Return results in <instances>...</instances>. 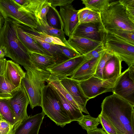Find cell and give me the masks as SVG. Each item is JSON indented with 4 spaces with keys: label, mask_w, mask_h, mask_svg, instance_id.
<instances>
[{
    "label": "cell",
    "mask_w": 134,
    "mask_h": 134,
    "mask_svg": "<svg viewBox=\"0 0 134 134\" xmlns=\"http://www.w3.org/2000/svg\"><path fill=\"white\" fill-rule=\"evenodd\" d=\"M46 18L48 25L58 30L63 29V24L59 12L55 8L51 6L47 13Z\"/></svg>",
    "instance_id": "obj_27"
},
{
    "label": "cell",
    "mask_w": 134,
    "mask_h": 134,
    "mask_svg": "<svg viewBox=\"0 0 134 134\" xmlns=\"http://www.w3.org/2000/svg\"><path fill=\"white\" fill-rule=\"evenodd\" d=\"M36 17L38 27L35 29L38 31L43 32L50 36L59 38L66 47L73 49L68 44L65 38L63 29L58 30L54 29L50 26L47 22L44 21L38 17Z\"/></svg>",
    "instance_id": "obj_23"
},
{
    "label": "cell",
    "mask_w": 134,
    "mask_h": 134,
    "mask_svg": "<svg viewBox=\"0 0 134 134\" xmlns=\"http://www.w3.org/2000/svg\"><path fill=\"white\" fill-rule=\"evenodd\" d=\"M25 70L26 72L21 80V85L25 90L33 109L35 107L41 106L42 90L51 73L47 70L38 69L34 65Z\"/></svg>",
    "instance_id": "obj_3"
},
{
    "label": "cell",
    "mask_w": 134,
    "mask_h": 134,
    "mask_svg": "<svg viewBox=\"0 0 134 134\" xmlns=\"http://www.w3.org/2000/svg\"><path fill=\"white\" fill-rule=\"evenodd\" d=\"M85 95L90 99L102 93L113 92L115 82L92 76L88 79L79 81Z\"/></svg>",
    "instance_id": "obj_9"
},
{
    "label": "cell",
    "mask_w": 134,
    "mask_h": 134,
    "mask_svg": "<svg viewBox=\"0 0 134 134\" xmlns=\"http://www.w3.org/2000/svg\"><path fill=\"white\" fill-rule=\"evenodd\" d=\"M52 86L55 90L62 106L66 112L71 122L80 121L83 115L80 109L67 99Z\"/></svg>",
    "instance_id": "obj_21"
},
{
    "label": "cell",
    "mask_w": 134,
    "mask_h": 134,
    "mask_svg": "<svg viewBox=\"0 0 134 134\" xmlns=\"http://www.w3.org/2000/svg\"><path fill=\"white\" fill-rule=\"evenodd\" d=\"M122 62L118 57L113 55L107 60L104 68L102 79L115 83L122 73Z\"/></svg>",
    "instance_id": "obj_19"
},
{
    "label": "cell",
    "mask_w": 134,
    "mask_h": 134,
    "mask_svg": "<svg viewBox=\"0 0 134 134\" xmlns=\"http://www.w3.org/2000/svg\"><path fill=\"white\" fill-rule=\"evenodd\" d=\"M59 46L63 53L70 59L81 55L79 53L73 49L60 45H59Z\"/></svg>",
    "instance_id": "obj_37"
},
{
    "label": "cell",
    "mask_w": 134,
    "mask_h": 134,
    "mask_svg": "<svg viewBox=\"0 0 134 134\" xmlns=\"http://www.w3.org/2000/svg\"><path fill=\"white\" fill-rule=\"evenodd\" d=\"M45 115L42 111L29 116L15 126L14 134H38Z\"/></svg>",
    "instance_id": "obj_15"
},
{
    "label": "cell",
    "mask_w": 134,
    "mask_h": 134,
    "mask_svg": "<svg viewBox=\"0 0 134 134\" xmlns=\"http://www.w3.org/2000/svg\"><path fill=\"white\" fill-rule=\"evenodd\" d=\"M105 50L104 44H102L96 49L85 55L87 59L94 58H98L101 56L102 53Z\"/></svg>",
    "instance_id": "obj_38"
},
{
    "label": "cell",
    "mask_w": 134,
    "mask_h": 134,
    "mask_svg": "<svg viewBox=\"0 0 134 134\" xmlns=\"http://www.w3.org/2000/svg\"><path fill=\"white\" fill-rule=\"evenodd\" d=\"M51 6V3L48 2L47 0H45L36 17H38L44 21L47 22L46 15Z\"/></svg>",
    "instance_id": "obj_36"
},
{
    "label": "cell",
    "mask_w": 134,
    "mask_h": 134,
    "mask_svg": "<svg viewBox=\"0 0 134 134\" xmlns=\"http://www.w3.org/2000/svg\"><path fill=\"white\" fill-rule=\"evenodd\" d=\"M25 74L19 64L12 60H7L3 75L5 81L13 89L17 90L21 86V80Z\"/></svg>",
    "instance_id": "obj_16"
},
{
    "label": "cell",
    "mask_w": 134,
    "mask_h": 134,
    "mask_svg": "<svg viewBox=\"0 0 134 134\" xmlns=\"http://www.w3.org/2000/svg\"><path fill=\"white\" fill-rule=\"evenodd\" d=\"M87 134H107L103 128H97L87 132Z\"/></svg>",
    "instance_id": "obj_43"
},
{
    "label": "cell",
    "mask_w": 134,
    "mask_h": 134,
    "mask_svg": "<svg viewBox=\"0 0 134 134\" xmlns=\"http://www.w3.org/2000/svg\"><path fill=\"white\" fill-rule=\"evenodd\" d=\"M67 41L72 48L82 55L89 53L103 44L100 42L72 35L69 37Z\"/></svg>",
    "instance_id": "obj_17"
},
{
    "label": "cell",
    "mask_w": 134,
    "mask_h": 134,
    "mask_svg": "<svg viewBox=\"0 0 134 134\" xmlns=\"http://www.w3.org/2000/svg\"><path fill=\"white\" fill-rule=\"evenodd\" d=\"M5 19L0 12V30L2 28L4 23Z\"/></svg>",
    "instance_id": "obj_46"
},
{
    "label": "cell",
    "mask_w": 134,
    "mask_h": 134,
    "mask_svg": "<svg viewBox=\"0 0 134 134\" xmlns=\"http://www.w3.org/2000/svg\"><path fill=\"white\" fill-rule=\"evenodd\" d=\"M91 10L86 7L78 10V15L79 23H84L87 18Z\"/></svg>",
    "instance_id": "obj_40"
},
{
    "label": "cell",
    "mask_w": 134,
    "mask_h": 134,
    "mask_svg": "<svg viewBox=\"0 0 134 134\" xmlns=\"http://www.w3.org/2000/svg\"><path fill=\"white\" fill-rule=\"evenodd\" d=\"M20 7L14 0H0V12L4 19L9 18L23 25L36 29L38 24L35 15L19 11L18 9Z\"/></svg>",
    "instance_id": "obj_7"
},
{
    "label": "cell",
    "mask_w": 134,
    "mask_h": 134,
    "mask_svg": "<svg viewBox=\"0 0 134 134\" xmlns=\"http://www.w3.org/2000/svg\"><path fill=\"white\" fill-rule=\"evenodd\" d=\"M7 100L16 117L17 124L15 126L29 117L27 109L29 100L21 86L15 92L12 97Z\"/></svg>",
    "instance_id": "obj_11"
},
{
    "label": "cell",
    "mask_w": 134,
    "mask_h": 134,
    "mask_svg": "<svg viewBox=\"0 0 134 134\" xmlns=\"http://www.w3.org/2000/svg\"><path fill=\"white\" fill-rule=\"evenodd\" d=\"M24 32L33 39H37L43 42L66 46L59 38L50 36L43 32L38 31L35 29L20 24Z\"/></svg>",
    "instance_id": "obj_22"
},
{
    "label": "cell",
    "mask_w": 134,
    "mask_h": 134,
    "mask_svg": "<svg viewBox=\"0 0 134 134\" xmlns=\"http://www.w3.org/2000/svg\"><path fill=\"white\" fill-rule=\"evenodd\" d=\"M86 59L85 55H81L62 63L55 64L48 67L47 70L50 72L51 76L60 80L71 76Z\"/></svg>",
    "instance_id": "obj_12"
},
{
    "label": "cell",
    "mask_w": 134,
    "mask_h": 134,
    "mask_svg": "<svg viewBox=\"0 0 134 134\" xmlns=\"http://www.w3.org/2000/svg\"><path fill=\"white\" fill-rule=\"evenodd\" d=\"M34 39L40 47L48 52L54 57L56 64L62 63L70 59L63 53L59 45Z\"/></svg>",
    "instance_id": "obj_24"
},
{
    "label": "cell",
    "mask_w": 134,
    "mask_h": 134,
    "mask_svg": "<svg viewBox=\"0 0 134 134\" xmlns=\"http://www.w3.org/2000/svg\"><path fill=\"white\" fill-rule=\"evenodd\" d=\"M31 62L37 68L47 70L48 67L56 64L52 56L32 52L28 51Z\"/></svg>",
    "instance_id": "obj_25"
},
{
    "label": "cell",
    "mask_w": 134,
    "mask_h": 134,
    "mask_svg": "<svg viewBox=\"0 0 134 134\" xmlns=\"http://www.w3.org/2000/svg\"><path fill=\"white\" fill-rule=\"evenodd\" d=\"M113 55L104 51L102 53L97 64L94 77L102 79L103 72L105 64L108 59Z\"/></svg>",
    "instance_id": "obj_31"
},
{
    "label": "cell",
    "mask_w": 134,
    "mask_h": 134,
    "mask_svg": "<svg viewBox=\"0 0 134 134\" xmlns=\"http://www.w3.org/2000/svg\"><path fill=\"white\" fill-rule=\"evenodd\" d=\"M47 83L42 90V111L57 125L63 127L71 122L62 106L53 86Z\"/></svg>",
    "instance_id": "obj_4"
},
{
    "label": "cell",
    "mask_w": 134,
    "mask_h": 134,
    "mask_svg": "<svg viewBox=\"0 0 134 134\" xmlns=\"http://www.w3.org/2000/svg\"><path fill=\"white\" fill-rule=\"evenodd\" d=\"M77 122L82 129L86 130L87 132L98 128L97 126L100 124L98 117L95 118L90 115H83L81 119Z\"/></svg>",
    "instance_id": "obj_29"
},
{
    "label": "cell",
    "mask_w": 134,
    "mask_h": 134,
    "mask_svg": "<svg viewBox=\"0 0 134 134\" xmlns=\"http://www.w3.org/2000/svg\"><path fill=\"white\" fill-rule=\"evenodd\" d=\"M0 119V134H14V126L4 119Z\"/></svg>",
    "instance_id": "obj_35"
},
{
    "label": "cell",
    "mask_w": 134,
    "mask_h": 134,
    "mask_svg": "<svg viewBox=\"0 0 134 134\" xmlns=\"http://www.w3.org/2000/svg\"><path fill=\"white\" fill-rule=\"evenodd\" d=\"M85 7L96 12H101L107 8L112 1L110 0H82Z\"/></svg>",
    "instance_id": "obj_28"
},
{
    "label": "cell",
    "mask_w": 134,
    "mask_h": 134,
    "mask_svg": "<svg viewBox=\"0 0 134 134\" xmlns=\"http://www.w3.org/2000/svg\"><path fill=\"white\" fill-rule=\"evenodd\" d=\"M0 119H4L14 127L17 124L16 117L10 108L7 99H0Z\"/></svg>",
    "instance_id": "obj_26"
},
{
    "label": "cell",
    "mask_w": 134,
    "mask_h": 134,
    "mask_svg": "<svg viewBox=\"0 0 134 134\" xmlns=\"http://www.w3.org/2000/svg\"><path fill=\"white\" fill-rule=\"evenodd\" d=\"M100 13L91 10L84 23H96L102 21Z\"/></svg>",
    "instance_id": "obj_39"
},
{
    "label": "cell",
    "mask_w": 134,
    "mask_h": 134,
    "mask_svg": "<svg viewBox=\"0 0 134 134\" xmlns=\"http://www.w3.org/2000/svg\"><path fill=\"white\" fill-rule=\"evenodd\" d=\"M119 1L125 7L129 17L134 22V0H120Z\"/></svg>",
    "instance_id": "obj_34"
},
{
    "label": "cell",
    "mask_w": 134,
    "mask_h": 134,
    "mask_svg": "<svg viewBox=\"0 0 134 134\" xmlns=\"http://www.w3.org/2000/svg\"><path fill=\"white\" fill-rule=\"evenodd\" d=\"M101 55L98 58L86 59L70 76V78L81 81L93 76Z\"/></svg>",
    "instance_id": "obj_18"
},
{
    "label": "cell",
    "mask_w": 134,
    "mask_h": 134,
    "mask_svg": "<svg viewBox=\"0 0 134 134\" xmlns=\"http://www.w3.org/2000/svg\"><path fill=\"white\" fill-rule=\"evenodd\" d=\"M16 24L17 36L29 51L52 56L48 52L40 47L34 39L24 32L20 24L16 21Z\"/></svg>",
    "instance_id": "obj_20"
},
{
    "label": "cell",
    "mask_w": 134,
    "mask_h": 134,
    "mask_svg": "<svg viewBox=\"0 0 134 134\" xmlns=\"http://www.w3.org/2000/svg\"><path fill=\"white\" fill-rule=\"evenodd\" d=\"M51 4V6L55 8L57 6L64 7L71 4L74 0H47Z\"/></svg>",
    "instance_id": "obj_41"
},
{
    "label": "cell",
    "mask_w": 134,
    "mask_h": 134,
    "mask_svg": "<svg viewBox=\"0 0 134 134\" xmlns=\"http://www.w3.org/2000/svg\"><path fill=\"white\" fill-rule=\"evenodd\" d=\"M112 92L134 105V64L121 73Z\"/></svg>",
    "instance_id": "obj_8"
},
{
    "label": "cell",
    "mask_w": 134,
    "mask_h": 134,
    "mask_svg": "<svg viewBox=\"0 0 134 134\" xmlns=\"http://www.w3.org/2000/svg\"><path fill=\"white\" fill-rule=\"evenodd\" d=\"M107 33L101 21L79 23L72 35L87 38L104 44Z\"/></svg>",
    "instance_id": "obj_10"
},
{
    "label": "cell",
    "mask_w": 134,
    "mask_h": 134,
    "mask_svg": "<svg viewBox=\"0 0 134 134\" xmlns=\"http://www.w3.org/2000/svg\"><path fill=\"white\" fill-rule=\"evenodd\" d=\"M14 1L21 7L25 6L27 3L28 1V0H14Z\"/></svg>",
    "instance_id": "obj_45"
},
{
    "label": "cell",
    "mask_w": 134,
    "mask_h": 134,
    "mask_svg": "<svg viewBox=\"0 0 134 134\" xmlns=\"http://www.w3.org/2000/svg\"><path fill=\"white\" fill-rule=\"evenodd\" d=\"M60 82L77 104L81 111L89 113L86 108L90 99L84 94L80 85L79 81L66 77L60 80Z\"/></svg>",
    "instance_id": "obj_13"
},
{
    "label": "cell",
    "mask_w": 134,
    "mask_h": 134,
    "mask_svg": "<svg viewBox=\"0 0 134 134\" xmlns=\"http://www.w3.org/2000/svg\"><path fill=\"white\" fill-rule=\"evenodd\" d=\"M7 60L4 58H0V76L4 74Z\"/></svg>",
    "instance_id": "obj_42"
},
{
    "label": "cell",
    "mask_w": 134,
    "mask_h": 134,
    "mask_svg": "<svg viewBox=\"0 0 134 134\" xmlns=\"http://www.w3.org/2000/svg\"><path fill=\"white\" fill-rule=\"evenodd\" d=\"M104 45L105 51L118 57L129 67L134 64V44L107 32Z\"/></svg>",
    "instance_id": "obj_6"
},
{
    "label": "cell",
    "mask_w": 134,
    "mask_h": 134,
    "mask_svg": "<svg viewBox=\"0 0 134 134\" xmlns=\"http://www.w3.org/2000/svg\"><path fill=\"white\" fill-rule=\"evenodd\" d=\"M17 90H14L12 87L5 81L3 75L0 76V99H8L11 98Z\"/></svg>",
    "instance_id": "obj_30"
},
{
    "label": "cell",
    "mask_w": 134,
    "mask_h": 134,
    "mask_svg": "<svg viewBox=\"0 0 134 134\" xmlns=\"http://www.w3.org/2000/svg\"><path fill=\"white\" fill-rule=\"evenodd\" d=\"M98 117L100 123L107 134H123L118 130L106 117L100 114Z\"/></svg>",
    "instance_id": "obj_32"
},
{
    "label": "cell",
    "mask_w": 134,
    "mask_h": 134,
    "mask_svg": "<svg viewBox=\"0 0 134 134\" xmlns=\"http://www.w3.org/2000/svg\"><path fill=\"white\" fill-rule=\"evenodd\" d=\"M134 105L113 94L102 103L100 114L123 134H134Z\"/></svg>",
    "instance_id": "obj_1"
},
{
    "label": "cell",
    "mask_w": 134,
    "mask_h": 134,
    "mask_svg": "<svg viewBox=\"0 0 134 134\" xmlns=\"http://www.w3.org/2000/svg\"><path fill=\"white\" fill-rule=\"evenodd\" d=\"M113 34L124 40L134 44V31L118 29L107 32Z\"/></svg>",
    "instance_id": "obj_33"
},
{
    "label": "cell",
    "mask_w": 134,
    "mask_h": 134,
    "mask_svg": "<svg viewBox=\"0 0 134 134\" xmlns=\"http://www.w3.org/2000/svg\"><path fill=\"white\" fill-rule=\"evenodd\" d=\"M7 52L5 47L4 46L0 47V58L5 57Z\"/></svg>",
    "instance_id": "obj_44"
},
{
    "label": "cell",
    "mask_w": 134,
    "mask_h": 134,
    "mask_svg": "<svg viewBox=\"0 0 134 134\" xmlns=\"http://www.w3.org/2000/svg\"><path fill=\"white\" fill-rule=\"evenodd\" d=\"M78 10L75 9L72 4L60 7L59 13L63 24L64 34L70 37L79 23Z\"/></svg>",
    "instance_id": "obj_14"
},
{
    "label": "cell",
    "mask_w": 134,
    "mask_h": 134,
    "mask_svg": "<svg viewBox=\"0 0 134 134\" xmlns=\"http://www.w3.org/2000/svg\"><path fill=\"white\" fill-rule=\"evenodd\" d=\"M4 23L0 30V47L4 46L5 57L23 66L25 69L32 67L28 51L17 36L16 21L9 18L4 19Z\"/></svg>",
    "instance_id": "obj_2"
},
{
    "label": "cell",
    "mask_w": 134,
    "mask_h": 134,
    "mask_svg": "<svg viewBox=\"0 0 134 134\" xmlns=\"http://www.w3.org/2000/svg\"><path fill=\"white\" fill-rule=\"evenodd\" d=\"M100 14L102 23L107 32L118 29L134 31V22L130 19L125 8L119 0L112 1Z\"/></svg>",
    "instance_id": "obj_5"
}]
</instances>
